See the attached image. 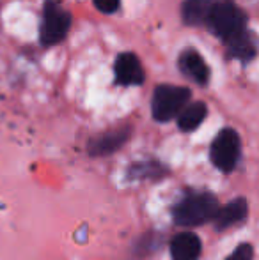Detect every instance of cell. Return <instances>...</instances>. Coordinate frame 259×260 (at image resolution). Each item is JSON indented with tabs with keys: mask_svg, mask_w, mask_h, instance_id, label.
<instances>
[{
	"mask_svg": "<svg viewBox=\"0 0 259 260\" xmlns=\"http://www.w3.org/2000/svg\"><path fill=\"white\" fill-rule=\"evenodd\" d=\"M247 13L235 0H215L206 27L225 45L247 30Z\"/></svg>",
	"mask_w": 259,
	"mask_h": 260,
	"instance_id": "cell-1",
	"label": "cell"
},
{
	"mask_svg": "<svg viewBox=\"0 0 259 260\" xmlns=\"http://www.w3.org/2000/svg\"><path fill=\"white\" fill-rule=\"evenodd\" d=\"M218 211V200L210 191L188 193L174 206L172 218L181 226H197L211 221Z\"/></svg>",
	"mask_w": 259,
	"mask_h": 260,
	"instance_id": "cell-2",
	"label": "cell"
},
{
	"mask_svg": "<svg viewBox=\"0 0 259 260\" xmlns=\"http://www.w3.org/2000/svg\"><path fill=\"white\" fill-rule=\"evenodd\" d=\"M71 13L59 0H45L43 4V16L39 25V43L45 48L59 45L66 39L71 28Z\"/></svg>",
	"mask_w": 259,
	"mask_h": 260,
	"instance_id": "cell-3",
	"label": "cell"
},
{
	"mask_svg": "<svg viewBox=\"0 0 259 260\" xmlns=\"http://www.w3.org/2000/svg\"><path fill=\"white\" fill-rule=\"evenodd\" d=\"M190 98L192 90L188 87L170 85V83L156 85L151 101L153 119L156 122H169L174 117H178V113L190 101Z\"/></svg>",
	"mask_w": 259,
	"mask_h": 260,
	"instance_id": "cell-4",
	"label": "cell"
},
{
	"mask_svg": "<svg viewBox=\"0 0 259 260\" xmlns=\"http://www.w3.org/2000/svg\"><path fill=\"white\" fill-rule=\"evenodd\" d=\"M242 156V140L240 135L233 127H224L217 137L213 138L210 147V157L215 168L227 174L233 172L238 165Z\"/></svg>",
	"mask_w": 259,
	"mask_h": 260,
	"instance_id": "cell-5",
	"label": "cell"
},
{
	"mask_svg": "<svg viewBox=\"0 0 259 260\" xmlns=\"http://www.w3.org/2000/svg\"><path fill=\"white\" fill-rule=\"evenodd\" d=\"M146 80L140 58L131 52L119 53L114 62V82L121 87H137Z\"/></svg>",
	"mask_w": 259,
	"mask_h": 260,
	"instance_id": "cell-6",
	"label": "cell"
},
{
	"mask_svg": "<svg viewBox=\"0 0 259 260\" xmlns=\"http://www.w3.org/2000/svg\"><path fill=\"white\" fill-rule=\"evenodd\" d=\"M178 68H180L181 75L187 76L188 80H192L194 83L200 87H206L210 83L211 78V69L208 66V62L204 60V57L197 52L195 48L188 46L178 57Z\"/></svg>",
	"mask_w": 259,
	"mask_h": 260,
	"instance_id": "cell-7",
	"label": "cell"
},
{
	"mask_svg": "<svg viewBox=\"0 0 259 260\" xmlns=\"http://www.w3.org/2000/svg\"><path fill=\"white\" fill-rule=\"evenodd\" d=\"M131 137V127L130 126H121L116 129L105 131V133L98 135V137L91 138L87 142V152L94 157L101 156H110L116 151L123 147Z\"/></svg>",
	"mask_w": 259,
	"mask_h": 260,
	"instance_id": "cell-8",
	"label": "cell"
},
{
	"mask_svg": "<svg viewBox=\"0 0 259 260\" xmlns=\"http://www.w3.org/2000/svg\"><path fill=\"white\" fill-rule=\"evenodd\" d=\"M203 251V243L192 232H181L170 243V257L172 260H197Z\"/></svg>",
	"mask_w": 259,
	"mask_h": 260,
	"instance_id": "cell-9",
	"label": "cell"
},
{
	"mask_svg": "<svg viewBox=\"0 0 259 260\" xmlns=\"http://www.w3.org/2000/svg\"><path fill=\"white\" fill-rule=\"evenodd\" d=\"M247 212H249V206H247L245 199H235L229 204H225L224 207H220L215 214V226L218 230L231 229V226L242 223L247 218Z\"/></svg>",
	"mask_w": 259,
	"mask_h": 260,
	"instance_id": "cell-10",
	"label": "cell"
},
{
	"mask_svg": "<svg viewBox=\"0 0 259 260\" xmlns=\"http://www.w3.org/2000/svg\"><path fill=\"white\" fill-rule=\"evenodd\" d=\"M225 48H227V58L233 60H240L242 64H249L256 58L257 48H256V39L247 28L243 34H240L238 38H235L233 41L225 43Z\"/></svg>",
	"mask_w": 259,
	"mask_h": 260,
	"instance_id": "cell-11",
	"label": "cell"
},
{
	"mask_svg": "<svg viewBox=\"0 0 259 260\" xmlns=\"http://www.w3.org/2000/svg\"><path fill=\"white\" fill-rule=\"evenodd\" d=\"M215 0H185L181 6V18L185 25L190 27H203L210 16Z\"/></svg>",
	"mask_w": 259,
	"mask_h": 260,
	"instance_id": "cell-12",
	"label": "cell"
},
{
	"mask_svg": "<svg viewBox=\"0 0 259 260\" xmlns=\"http://www.w3.org/2000/svg\"><path fill=\"white\" fill-rule=\"evenodd\" d=\"M206 115H208V106L204 101L187 103L183 106V110L178 113V127L181 131H185V133L195 131L204 122Z\"/></svg>",
	"mask_w": 259,
	"mask_h": 260,
	"instance_id": "cell-13",
	"label": "cell"
},
{
	"mask_svg": "<svg viewBox=\"0 0 259 260\" xmlns=\"http://www.w3.org/2000/svg\"><path fill=\"white\" fill-rule=\"evenodd\" d=\"M169 174L165 165L158 161H142L130 167L128 177L131 181H140V179H162L163 175Z\"/></svg>",
	"mask_w": 259,
	"mask_h": 260,
	"instance_id": "cell-14",
	"label": "cell"
},
{
	"mask_svg": "<svg viewBox=\"0 0 259 260\" xmlns=\"http://www.w3.org/2000/svg\"><path fill=\"white\" fill-rule=\"evenodd\" d=\"M93 4L103 14H114L121 9V0H93Z\"/></svg>",
	"mask_w": 259,
	"mask_h": 260,
	"instance_id": "cell-15",
	"label": "cell"
},
{
	"mask_svg": "<svg viewBox=\"0 0 259 260\" xmlns=\"http://www.w3.org/2000/svg\"><path fill=\"white\" fill-rule=\"evenodd\" d=\"M252 257H254L252 246H250L249 243H243V244H240V246L236 248V250L233 251L225 260H252Z\"/></svg>",
	"mask_w": 259,
	"mask_h": 260,
	"instance_id": "cell-16",
	"label": "cell"
}]
</instances>
